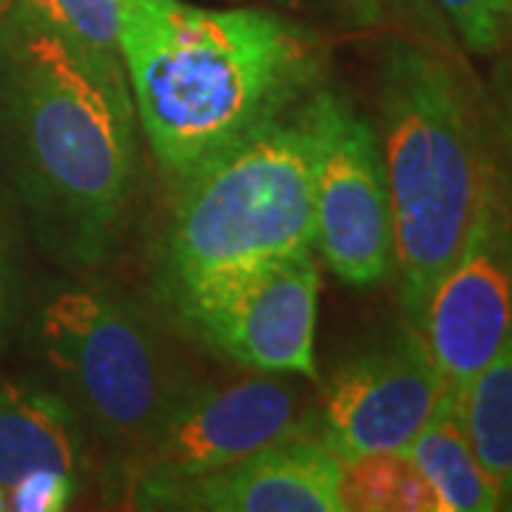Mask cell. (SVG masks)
Instances as JSON below:
<instances>
[{
	"instance_id": "1",
	"label": "cell",
	"mask_w": 512,
	"mask_h": 512,
	"mask_svg": "<svg viewBox=\"0 0 512 512\" xmlns=\"http://www.w3.org/2000/svg\"><path fill=\"white\" fill-rule=\"evenodd\" d=\"M137 109L123 60L12 12L0 29V137L49 254L97 265L137 194Z\"/></svg>"
},
{
	"instance_id": "2",
	"label": "cell",
	"mask_w": 512,
	"mask_h": 512,
	"mask_svg": "<svg viewBox=\"0 0 512 512\" xmlns=\"http://www.w3.org/2000/svg\"><path fill=\"white\" fill-rule=\"evenodd\" d=\"M137 120L171 183L319 92L322 40L265 9L123 0L117 37Z\"/></svg>"
},
{
	"instance_id": "3",
	"label": "cell",
	"mask_w": 512,
	"mask_h": 512,
	"mask_svg": "<svg viewBox=\"0 0 512 512\" xmlns=\"http://www.w3.org/2000/svg\"><path fill=\"white\" fill-rule=\"evenodd\" d=\"M379 111L393 268L404 311L419 325L436 282L467 242L495 163L461 77L419 46H390Z\"/></svg>"
},
{
	"instance_id": "4",
	"label": "cell",
	"mask_w": 512,
	"mask_h": 512,
	"mask_svg": "<svg viewBox=\"0 0 512 512\" xmlns=\"http://www.w3.org/2000/svg\"><path fill=\"white\" fill-rule=\"evenodd\" d=\"M316 94L177 185L160 265L168 305L208 279L313 248Z\"/></svg>"
},
{
	"instance_id": "5",
	"label": "cell",
	"mask_w": 512,
	"mask_h": 512,
	"mask_svg": "<svg viewBox=\"0 0 512 512\" xmlns=\"http://www.w3.org/2000/svg\"><path fill=\"white\" fill-rule=\"evenodd\" d=\"M37 339L80 419L126 456H140L197 387L157 322L103 288L52 293Z\"/></svg>"
},
{
	"instance_id": "6",
	"label": "cell",
	"mask_w": 512,
	"mask_h": 512,
	"mask_svg": "<svg viewBox=\"0 0 512 512\" xmlns=\"http://www.w3.org/2000/svg\"><path fill=\"white\" fill-rule=\"evenodd\" d=\"M319 285L313 248H299L208 279L171 308L197 339L237 365L316 379Z\"/></svg>"
},
{
	"instance_id": "7",
	"label": "cell",
	"mask_w": 512,
	"mask_h": 512,
	"mask_svg": "<svg viewBox=\"0 0 512 512\" xmlns=\"http://www.w3.org/2000/svg\"><path fill=\"white\" fill-rule=\"evenodd\" d=\"M319 404L291 373H259L197 384L137 456V495L214 473L265 447L319 439Z\"/></svg>"
},
{
	"instance_id": "8",
	"label": "cell",
	"mask_w": 512,
	"mask_h": 512,
	"mask_svg": "<svg viewBox=\"0 0 512 512\" xmlns=\"http://www.w3.org/2000/svg\"><path fill=\"white\" fill-rule=\"evenodd\" d=\"M419 336L450 393L504 350L512 336V197L495 168L473 228L419 319Z\"/></svg>"
},
{
	"instance_id": "9",
	"label": "cell",
	"mask_w": 512,
	"mask_h": 512,
	"mask_svg": "<svg viewBox=\"0 0 512 512\" xmlns=\"http://www.w3.org/2000/svg\"><path fill=\"white\" fill-rule=\"evenodd\" d=\"M313 248L348 285H376L393 268V217L373 128L339 94L319 89Z\"/></svg>"
},
{
	"instance_id": "10",
	"label": "cell",
	"mask_w": 512,
	"mask_h": 512,
	"mask_svg": "<svg viewBox=\"0 0 512 512\" xmlns=\"http://www.w3.org/2000/svg\"><path fill=\"white\" fill-rule=\"evenodd\" d=\"M447 384L419 333L350 359L319 402V439L342 461L407 453L433 419Z\"/></svg>"
},
{
	"instance_id": "11",
	"label": "cell",
	"mask_w": 512,
	"mask_h": 512,
	"mask_svg": "<svg viewBox=\"0 0 512 512\" xmlns=\"http://www.w3.org/2000/svg\"><path fill=\"white\" fill-rule=\"evenodd\" d=\"M345 461L322 439L265 447L214 473L137 495L143 507L202 512H342Z\"/></svg>"
},
{
	"instance_id": "12",
	"label": "cell",
	"mask_w": 512,
	"mask_h": 512,
	"mask_svg": "<svg viewBox=\"0 0 512 512\" xmlns=\"http://www.w3.org/2000/svg\"><path fill=\"white\" fill-rule=\"evenodd\" d=\"M83 464V419L72 402L35 382L0 379V484L32 470L77 473Z\"/></svg>"
},
{
	"instance_id": "13",
	"label": "cell",
	"mask_w": 512,
	"mask_h": 512,
	"mask_svg": "<svg viewBox=\"0 0 512 512\" xmlns=\"http://www.w3.org/2000/svg\"><path fill=\"white\" fill-rule=\"evenodd\" d=\"M404 456L413 461L439 501V512H493L504 507L501 490L478 461L461 416V396L444 393Z\"/></svg>"
},
{
	"instance_id": "14",
	"label": "cell",
	"mask_w": 512,
	"mask_h": 512,
	"mask_svg": "<svg viewBox=\"0 0 512 512\" xmlns=\"http://www.w3.org/2000/svg\"><path fill=\"white\" fill-rule=\"evenodd\" d=\"M461 416L478 461L512 507V336L461 393Z\"/></svg>"
},
{
	"instance_id": "15",
	"label": "cell",
	"mask_w": 512,
	"mask_h": 512,
	"mask_svg": "<svg viewBox=\"0 0 512 512\" xmlns=\"http://www.w3.org/2000/svg\"><path fill=\"white\" fill-rule=\"evenodd\" d=\"M342 510L439 512V501L410 458L402 453H373L345 461Z\"/></svg>"
},
{
	"instance_id": "16",
	"label": "cell",
	"mask_w": 512,
	"mask_h": 512,
	"mask_svg": "<svg viewBox=\"0 0 512 512\" xmlns=\"http://www.w3.org/2000/svg\"><path fill=\"white\" fill-rule=\"evenodd\" d=\"M15 12L77 43L117 52L123 0H18Z\"/></svg>"
},
{
	"instance_id": "17",
	"label": "cell",
	"mask_w": 512,
	"mask_h": 512,
	"mask_svg": "<svg viewBox=\"0 0 512 512\" xmlns=\"http://www.w3.org/2000/svg\"><path fill=\"white\" fill-rule=\"evenodd\" d=\"M467 49L478 55L493 52L504 37L512 0H436Z\"/></svg>"
},
{
	"instance_id": "18",
	"label": "cell",
	"mask_w": 512,
	"mask_h": 512,
	"mask_svg": "<svg viewBox=\"0 0 512 512\" xmlns=\"http://www.w3.org/2000/svg\"><path fill=\"white\" fill-rule=\"evenodd\" d=\"M9 493V510L15 512H60L66 510L77 495V473L66 470H32L18 478Z\"/></svg>"
},
{
	"instance_id": "19",
	"label": "cell",
	"mask_w": 512,
	"mask_h": 512,
	"mask_svg": "<svg viewBox=\"0 0 512 512\" xmlns=\"http://www.w3.org/2000/svg\"><path fill=\"white\" fill-rule=\"evenodd\" d=\"M12 313H15V282H12V271H9L6 254L0 251V336L9 328Z\"/></svg>"
},
{
	"instance_id": "20",
	"label": "cell",
	"mask_w": 512,
	"mask_h": 512,
	"mask_svg": "<svg viewBox=\"0 0 512 512\" xmlns=\"http://www.w3.org/2000/svg\"><path fill=\"white\" fill-rule=\"evenodd\" d=\"M274 3L288 9H305V12H333V9H345L350 0H274Z\"/></svg>"
},
{
	"instance_id": "21",
	"label": "cell",
	"mask_w": 512,
	"mask_h": 512,
	"mask_svg": "<svg viewBox=\"0 0 512 512\" xmlns=\"http://www.w3.org/2000/svg\"><path fill=\"white\" fill-rule=\"evenodd\" d=\"M501 126H504V140L512 157V89H504L501 94Z\"/></svg>"
},
{
	"instance_id": "22",
	"label": "cell",
	"mask_w": 512,
	"mask_h": 512,
	"mask_svg": "<svg viewBox=\"0 0 512 512\" xmlns=\"http://www.w3.org/2000/svg\"><path fill=\"white\" fill-rule=\"evenodd\" d=\"M9 510V493H6V487L0 484V512Z\"/></svg>"
},
{
	"instance_id": "23",
	"label": "cell",
	"mask_w": 512,
	"mask_h": 512,
	"mask_svg": "<svg viewBox=\"0 0 512 512\" xmlns=\"http://www.w3.org/2000/svg\"><path fill=\"white\" fill-rule=\"evenodd\" d=\"M12 3H15V0H0V20L6 18V12L12 9Z\"/></svg>"
}]
</instances>
